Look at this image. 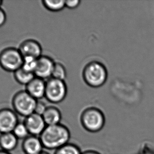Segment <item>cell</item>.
I'll return each instance as SVG.
<instances>
[{"label": "cell", "mask_w": 154, "mask_h": 154, "mask_svg": "<svg viewBox=\"0 0 154 154\" xmlns=\"http://www.w3.org/2000/svg\"><path fill=\"white\" fill-rule=\"evenodd\" d=\"M66 77L67 71L65 66L61 63L55 62L52 72V78L65 81Z\"/></svg>", "instance_id": "obj_18"}, {"label": "cell", "mask_w": 154, "mask_h": 154, "mask_svg": "<svg viewBox=\"0 0 154 154\" xmlns=\"http://www.w3.org/2000/svg\"><path fill=\"white\" fill-rule=\"evenodd\" d=\"M19 122L14 110L8 108L0 109V134L12 132Z\"/></svg>", "instance_id": "obj_7"}, {"label": "cell", "mask_w": 154, "mask_h": 154, "mask_svg": "<svg viewBox=\"0 0 154 154\" xmlns=\"http://www.w3.org/2000/svg\"><path fill=\"white\" fill-rule=\"evenodd\" d=\"M55 62L52 58L47 55H42L37 59V63L34 74L40 79L48 80L52 77Z\"/></svg>", "instance_id": "obj_8"}, {"label": "cell", "mask_w": 154, "mask_h": 154, "mask_svg": "<svg viewBox=\"0 0 154 154\" xmlns=\"http://www.w3.org/2000/svg\"><path fill=\"white\" fill-rule=\"evenodd\" d=\"M19 50L23 57H31L38 59L42 55L41 44L33 39H28L23 41L19 46Z\"/></svg>", "instance_id": "obj_10"}, {"label": "cell", "mask_w": 154, "mask_h": 154, "mask_svg": "<svg viewBox=\"0 0 154 154\" xmlns=\"http://www.w3.org/2000/svg\"><path fill=\"white\" fill-rule=\"evenodd\" d=\"M82 152L78 146L69 143L55 150L54 154H82Z\"/></svg>", "instance_id": "obj_17"}, {"label": "cell", "mask_w": 154, "mask_h": 154, "mask_svg": "<svg viewBox=\"0 0 154 154\" xmlns=\"http://www.w3.org/2000/svg\"><path fill=\"white\" fill-rule=\"evenodd\" d=\"M36 77L34 73L28 72L21 67L14 73V77L18 83L27 85L34 77Z\"/></svg>", "instance_id": "obj_15"}, {"label": "cell", "mask_w": 154, "mask_h": 154, "mask_svg": "<svg viewBox=\"0 0 154 154\" xmlns=\"http://www.w3.org/2000/svg\"><path fill=\"white\" fill-rule=\"evenodd\" d=\"M23 57L19 48H8L0 53V66L4 71L14 73L22 66Z\"/></svg>", "instance_id": "obj_5"}, {"label": "cell", "mask_w": 154, "mask_h": 154, "mask_svg": "<svg viewBox=\"0 0 154 154\" xmlns=\"http://www.w3.org/2000/svg\"><path fill=\"white\" fill-rule=\"evenodd\" d=\"M46 81L35 77L26 86L25 91L34 98L38 100L45 97Z\"/></svg>", "instance_id": "obj_11"}, {"label": "cell", "mask_w": 154, "mask_h": 154, "mask_svg": "<svg viewBox=\"0 0 154 154\" xmlns=\"http://www.w3.org/2000/svg\"><path fill=\"white\" fill-rule=\"evenodd\" d=\"M40 154H50L49 152H45V151H43L42 152H41Z\"/></svg>", "instance_id": "obj_27"}, {"label": "cell", "mask_w": 154, "mask_h": 154, "mask_svg": "<svg viewBox=\"0 0 154 154\" xmlns=\"http://www.w3.org/2000/svg\"><path fill=\"white\" fill-rule=\"evenodd\" d=\"M6 21V13L3 8H0V27H2Z\"/></svg>", "instance_id": "obj_24"}, {"label": "cell", "mask_w": 154, "mask_h": 154, "mask_svg": "<svg viewBox=\"0 0 154 154\" xmlns=\"http://www.w3.org/2000/svg\"><path fill=\"white\" fill-rule=\"evenodd\" d=\"M18 140L12 132L0 134V149L10 152L17 148Z\"/></svg>", "instance_id": "obj_14"}, {"label": "cell", "mask_w": 154, "mask_h": 154, "mask_svg": "<svg viewBox=\"0 0 154 154\" xmlns=\"http://www.w3.org/2000/svg\"><path fill=\"white\" fill-rule=\"evenodd\" d=\"M67 86L65 81L50 78L46 81L45 98L53 104H58L65 100L67 95Z\"/></svg>", "instance_id": "obj_6"}, {"label": "cell", "mask_w": 154, "mask_h": 154, "mask_svg": "<svg viewBox=\"0 0 154 154\" xmlns=\"http://www.w3.org/2000/svg\"><path fill=\"white\" fill-rule=\"evenodd\" d=\"M80 3H81V1L79 0L66 1V2H65L66 8H67L69 9H75L79 6Z\"/></svg>", "instance_id": "obj_22"}, {"label": "cell", "mask_w": 154, "mask_h": 154, "mask_svg": "<svg viewBox=\"0 0 154 154\" xmlns=\"http://www.w3.org/2000/svg\"><path fill=\"white\" fill-rule=\"evenodd\" d=\"M140 154H154V149L148 144H144L140 149Z\"/></svg>", "instance_id": "obj_23"}, {"label": "cell", "mask_w": 154, "mask_h": 154, "mask_svg": "<svg viewBox=\"0 0 154 154\" xmlns=\"http://www.w3.org/2000/svg\"><path fill=\"white\" fill-rule=\"evenodd\" d=\"M37 63V59L31 57H23L22 68L28 72L34 73L36 69Z\"/></svg>", "instance_id": "obj_20"}, {"label": "cell", "mask_w": 154, "mask_h": 154, "mask_svg": "<svg viewBox=\"0 0 154 154\" xmlns=\"http://www.w3.org/2000/svg\"><path fill=\"white\" fill-rule=\"evenodd\" d=\"M12 133L19 140H24L30 135L24 122H19L13 129Z\"/></svg>", "instance_id": "obj_19"}, {"label": "cell", "mask_w": 154, "mask_h": 154, "mask_svg": "<svg viewBox=\"0 0 154 154\" xmlns=\"http://www.w3.org/2000/svg\"><path fill=\"white\" fill-rule=\"evenodd\" d=\"M38 100L26 91L17 92L12 98V104L15 112L21 116H29L35 112Z\"/></svg>", "instance_id": "obj_4"}, {"label": "cell", "mask_w": 154, "mask_h": 154, "mask_svg": "<svg viewBox=\"0 0 154 154\" xmlns=\"http://www.w3.org/2000/svg\"><path fill=\"white\" fill-rule=\"evenodd\" d=\"M24 123L30 135L38 137L41 135L47 126L42 116L36 112L25 117Z\"/></svg>", "instance_id": "obj_9"}, {"label": "cell", "mask_w": 154, "mask_h": 154, "mask_svg": "<svg viewBox=\"0 0 154 154\" xmlns=\"http://www.w3.org/2000/svg\"><path fill=\"white\" fill-rule=\"evenodd\" d=\"M0 154H11L10 152H7L4 150H1L0 149Z\"/></svg>", "instance_id": "obj_26"}, {"label": "cell", "mask_w": 154, "mask_h": 154, "mask_svg": "<svg viewBox=\"0 0 154 154\" xmlns=\"http://www.w3.org/2000/svg\"><path fill=\"white\" fill-rule=\"evenodd\" d=\"M42 116L47 126L60 124L62 119V114L60 110L55 106H47V108Z\"/></svg>", "instance_id": "obj_13"}, {"label": "cell", "mask_w": 154, "mask_h": 154, "mask_svg": "<svg viewBox=\"0 0 154 154\" xmlns=\"http://www.w3.org/2000/svg\"><path fill=\"white\" fill-rule=\"evenodd\" d=\"M64 0H44L42 1L44 7L51 12H59L66 8Z\"/></svg>", "instance_id": "obj_16"}, {"label": "cell", "mask_w": 154, "mask_h": 154, "mask_svg": "<svg viewBox=\"0 0 154 154\" xmlns=\"http://www.w3.org/2000/svg\"><path fill=\"white\" fill-rule=\"evenodd\" d=\"M82 154H101L100 152L94 150H87L82 152Z\"/></svg>", "instance_id": "obj_25"}, {"label": "cell", "mask_w": 154, "mask_h": 154, "mask_svg": "<svg viewBox=\"0 0 154 154\" xmlns=\"http://www.w3.org/2000/svg\"><path fill=\"white\" fill-rule=\"evenodd\" d=\"M82 77L88 85L93 88H100L106 82L108 72L102 63L94 60L88 63L85 66Z\"/></svg>", "instance_id": "obj_2"}, {"label": "cell", "mask_w": 154, "mask_h": 154, "mask_svg": "<svg viewBox=\"0 0 154 154\" xmlns=\"http://www.w3.org/2000/svg\"><path fill=\"white\" fill-rule=\"evenodd\" d=\"M47 108V106H46V104L43 102H41V101H38L37 102V104L36 105V109H35V112L38 114L42 115L44 112H45L46 108Z\"/></svg>", "instance_id": "obj_21"}, {"label": "cell", "mask_w": 154, "mask_h": 154, "mask_svg": "<svg viewBox=\"0 0 154 154\" xmlns=\"http://www.w3.org/2000/svg\"><path fill=\"white\" fill-rule=\"evenodd\" d=\"M80 121L83 128L91 133L101 131L106 123L104 112L96 107H89L85 109L81 112Z\"/></svg>", "instance_id": "obj_3"}, {"label": "cell", "mask_w": 154, "mask_h": 154, "mask_svg": "<svg viewBox=\"0 0 154 154\" xmlns=\"http://www.w3.org/2000/svg\"><path fill=\"white\" fill-rule=\"evenodd\" d=\"M2 3H3V1L0 0V8H1V5H2Z\"/></svg>", "instance_id": "obj_28"}, {"label": "cell", "mask_w": 154, "mask_h": 154, "mask_svg": "<svg viewBox=\"0 0 154 154\" xmlns=\"http://www.w3.org/2000/svg\"><path fill=\"white\" fill-rule=\"evenodd\" d=\"M43 148L40 137L36 136H29L22 143V149L25 154H40Z\"/></svg>", "instance_id": "obj_12"}, {"label": "cell", "mask_w": 154, "mask_h": 154, "mask_svg": "<svg viewBox=\"0 0 154 154\" xmlns=\"http://www.w3.org/2000/svg\"><path fill=\"white\" fill-rule=\"evenodd\" d=\"M39 137L44 148L56 150L69 143L71 133L66 126L60 123L47 126Z\"/></svg>", "instance_id": "obj_1"}]
</instances>
